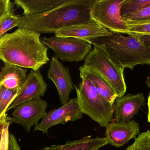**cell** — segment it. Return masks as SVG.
<instances>
[{
  "mask_svg": "<svg viewBox=\"0 0 150 150\" xmlns=\"http://www.w3.org/2000/svg\"><path fill=\"white\" fill-rule=\"evenodd\" d=\"M40 34L19 28L0 39V59L5 64L39 70L50 59L48 48L42 42Z\"/></svg>",
  "mask_w": 150,
  "mask_h": 150,
  "instance_id": "1",
  "label": "cell"
},
{
  "mask_svg": "<svg viewBox=\"0 0 150 150\" xmlns=\"http://www.w3.org/2000/svg\"><path fill=\"white\" fill-rule=\"evenodd\" d=\"M95 0H65L50 11L33 16H19L17 27L38 34L56 33L59 30L91 21L90 11Z\"/></svg>",
  "mask_w": 150,
  "mask_h": 150,
  "instance_id": "2",
  "label": "cell"
},
{
  "mask_svg": "<svg viewBox=\"0 0 150 150\" xmlns=\"http://www.w3.org/2000/svg\"><path fill=\"white\" fill-rule=\"evenodd\" d=\"M86 41L92 45H103L112 62L124 70H133L138 65L150 64V47L146 45L139 37L112 32L109 35Z\"/></svg>",
  "mask_w": 150,
  "mask_h": 150,
  "instance_id": "3",
  "label": "cell"
},
{
  "mask_svg": "<svg viewBox=\"0 0 150 150\" xmlns=\"http://www.w3.org/2000/svg\"><path fill=\"white\" fill-rule=\"evenodd\" d=\"M81 81L79 87L73 84L76 90L78 105L82 114L88 116L92 120L105 127L112 122L115 103H110L103 100L98 93L91 81L81 72Z\"/></svg>",
  "mask_w": 150,
  "mask_h": 150,
  "instance_id": "4",
  "label": "cell"
},
{
  "mask_svg": "<svg viewBox=\"0 0 150 150\" xmlns=\"http://www.w3.org/2000/svg\"><path fill=\"white\" fill-rule=\"evenodd\" d=\"M93 45V49L85 58L83 66L94 70L106 80L117 97L123 96L127 89L124 76V70L112 62L103 45Z\"/></svg>",
  "mask_w": 150,
  "mask_h": 150,
  "instance_id": "5",
  "label": "cell"
},
{
  "mask_svg": "<svg viewBox=\"0 0 150 150\" xmlns=\"http://www.w3.org/2000/svg\"><path fill=\"white\" fill-rule=\"evenodd\" d=\"M124 1L95 0L90 11L91 19L110 32L129 35V25L120 15V8Z\"/></svg>",
  "mask_w": 150,
  "mask_h": 150,
  "instance_id": "6",
  "label": "cell"
},
{
  "mask_svg": "<svg viewBox=\"0 0 150 150\" xmlns=\"http://www.w3.org/2000/svg\"><path fill=\"white\" fill-rule=\"evenodd\" d=\"M42 42L53 50L58 59L64 62H76L85 60L92 50V44L83 39L73 38L43 37Z\"/></svg>",
  "mask_w": 150,
  "mask_h": 150,
  "instance_id": "7",
  "label": "cell"
},
{
  "mask_svg": "<svg viewBox=\"0 0 150 150\" xmlns=\"http://www.w3.org/2000/svg\"><path fill=\"white\" fill-rule=\"evenodd\" d=\"M83 114L78 105L77 98L69 99L66 104L46 113L40 123L35 125L34 130L41 131L48 133L52 126L66 124L69 122H75L81 119Z\"/></svg>",
  "mask_w": 150,
  "mask_h": 150,
  "instance_id": "8",
  "label": "cell"
},
{
  "mask_svg": "<svg viewBox=\"0 0 150 150\" xmlns=\"http://www.w3.org/2000/svg\"><path fill=\"white\" fill-rule=\"evenodd\" d=\"M47 106V102L40 97L24 102L13 109L12 121L29 132L31 127L38 124L46 115Z\"/></svg>",
  "mask_w": 150,
  "mask_h": 150,
  "instance_id": "9",
  "label": "cell"
},
{
  "mask_svg": "<svg viewBox=\"0 0 150 150\" xmlns=\"http://www.w3.org/2000/svg\"><path fill=\"white\" fill-rule=\"evenodd\" d=\"M47 76L56 86L61 104H66L74 89L69 67L64 66L57 57H52Z\"/></svg>",
  "mask_w": 150,
  "mask_h": 150,
  "instance_id": "10",
  "label": "cell"
},
{
  "mask_svg": "<svg viewBox=\"0 0 150 150\" xmlns=\"http://www.w3.org/2000/svg\"><path fill=\"white\" fill-rule=\"evenodd\" d=\"M105 128L108 144L116 148L123 146L140 132L139 125L133 120L120 122L112 121Z\"/></svg>",
  "mask_w": 150,
  "mask_h": 150,
  "instance_id": "11",
  "label": "cell"
},
{
  "mask_svg": "<svg viewBox=\"0 0 150 150\" xmlns=\"http://www.w3.org/2000/svg\"><path fill=\"white\" fill-rule=\"evenodd\" d=\"M47 89V84L44 79L40 69L31 70L27 75V80L24 86L7 111L29 100L41 98L44 96Z\"/></svg>",
  "mask_w": 150,
  "mask_h": 150,
  "instance_id": "12",
  "label": "cell"
},
{
  "mask_svg": "<svg viewBox=\"0 0 150 150\" xmlns=\"http://www.w3.org/2000/svg\"><path fill=\"white\" fill-rule=\"evenodd\" d=\"M145 104L143 93L128 94L117 97L115 103L114 120L115 122H127L132 120L141 107Z\"/></svg>",
  "mask_w": 150,
  "mask_h": 150,
  "instance_id": "13",
  "label": "cell"
},
{
  "mask_svg": "<svg viewBox=\"0 0 150 150\" xmlns=\"http://www.w3.org/2000/svg\"><path fill=\"white\" fill-rule=\"evenodd\" d=\"M112 33L98 23L91 20L85 23L63 28L57 31L55 36L87 40L109 35Z\"/></svg>",
  "mask_w": 150,
  "mask_h": 150,
  "instance_id": "14",
  "label": "cell"
},
{
  "mask_svg": "<svg viewBox=\"0 0 150 150\" xmlns=\"http://www.w3.org/2000/svg\"><path fill=\"white\" fill-rule=\"evenodd\" d=\"M27 72L17 66L5 64L0 71V84L20 92L27 80Z\"/></svg>",
  "mask_w": 150,
  "mask_h": 150,
  "instance_id": "15",
  "label": "cell"
},
{
  "mask_svg": "<svg viewBox=\"0 0 150 150\" xmlns=\"http://www.w3.org/2000/svg\"><path fill=\"white\" fill-rule=\"evenodd\" d=\"M105 137L92 138V136L83 137L74 141L68 140L62 145H53L46 146L44 150H99L100 148L108 144Z\"/></svg>",
  "mask_w": 150,
  "mask_h": 150,
  "instance_id": "16",
  "label": "cell"
},
{
  "mask_svg": "<svg viewBox=\"0 0 150 150\" xmlns=\"http://www.w3.org/2000/svg\"><path fill=\"white\" fill-rule=\"evenodd\" d=\"M65 0H16L14 4L23 10V15L44 13L64 2Z\"/></svg>",
  "mask_w": 150,
  "mask_h": 150,
  "instance_id": "17",
  "label": "cell"
},
{
  "mask_svg": "<svg viewBox=\"0 0 150 150\" xmlns=\"http://www.w3.org/2000/svg\"><path fill=\"white\" fill-rule=\"evenodd\" d=\"M80 72L84 74L93 83L100 96L110 103H115L117 98L108 81L94 70L81 66Z\"/></svg>",
  "mask_w": 150,
  "mask_h": 150,
  "instance_id": "18",
  "label": "cell"
},
{
  "mask_svg": "<svg viewBox=\"0 0 150 150\" xmlns=\"http://www.w3.org/2000/svg\"><path fill=\"white\" fill-rule=\"evenodd\" d=\"M13 122L12 117L8 116L3 127L0 150H21L15 136L9 132V126Z\"/></svg>",
  "mask_w": 150,
  "mask_h": 150,
  "instance_id": "19",
  "label": "cell"
},
{
  "mask_svg": "<svg viewBox=\"0 0 150 150\" xmlns=\"http://www.w3.org/2000/svg\"><path fill=\"white\" fill-rule=\"evenodd\" d=\"M149 6L150 0H124L120 8V15L122 19Z\"/></svg>",
  "mask_w": 150,
  "mask_h": 150,
  "instance_id": "20",
  "label": "cell"
},
{
  "mask_svg": "<svg viewBox=\"0 0 150 150\" xmlns=\"http://www.w3.org/2000/svg\"><path fill=\"white\" fill-rule=\"evenodd\" d=\"M20 91L9 89L0 84V117L7 112Z\"/></svg>",
  "mask_w": 150,
  "mask_h": 150,
  "instance_id": "21",
  "label": "cell"
},
{
  "mask_svg": "<svg viewBox=\"0 0 150 150\" xmlns=\"http://www.w3.org/2000/svg\"><path fill=\"white\" fill-rule=\"evenodd\" d=\"M126 150H150V131L139 134L135 138L133 144L126 147Z\"/></svg>",
  "mask_w": 150,
  "mask_h": 150,
  "instance_id": "22",
  "label": "cell"
},
{
  "mask_svg": "<svg viewBox=\"0 0 150 150\" xmlns=\"http://www.w3.org/2000/svg\"><path fill=\"white\" fill-rule=\"evenodd\" d=\"M18 23L19 16L13 13L0 19V39L5 35L6 32L17 27Z\"/></svg>",
  "mask_w": 150,
  "mask_h": 150,
  "instance_id": "23",
  "label": "cell"
},
{
  "mask_svg": "<svg viewBox=\"0 0 150 150\" xmlns=\"http://www.w3.org/2000/svg\"><path fill=\"white\" fill-rule=\"evenodd\" d=\"M127 24L150 21V6L145 7L131 15L122 18Z\"/></svg>",
  "mask_w": 150,
  "mask_h": 150,
  "instance_id": "24",
  "label": "cell"
},
{
  "mask_svg": "<svg viewBox=\"0 0 150 150\" xmlns=\"http://www.w3.org/2000/svg\"><path fill=\"white\" fill-rule=\"evenodd\" d=\"M129 27V35L137 36L150 35V21H146L138 23L128 24Z\"/></svg>",
  "mask_w": 150,
  "mask_h": 150,
  "instance_id": "25",
  "label": "cell"
},
{
  "mask_svg": "<svg viewBox=\"0 0 150 150\" xmlns=\"http://www.w3.org/2000/svg\"><path fill=\"white\" fill-rule=\"evenodd\" d=\"M13 4L9 0L0 1V19L13 13Z\"/></svg>",
  "mask_w": 150,
  "mask_h": 150,
  "instance_id": "26",
  "label": "cell"
},
{
  "mask_svg": "<svg viewBox=\"0 0 150 150\" xmlns=\"http://www.w3.org/2000/svg\"><path fill=\"white\" fill-rule=\"evenodd\" d=\"M8 116L7 114L6 113H5L3 116L0 117V144H1V138H2L3 127H4V125H5Z\"/></svg>",
  "mask_w": 150,
  "mask_h": 150,
  "instance_id": "27",
  "label": "cell"
},
{
  "mask_svg": "<svg viewBox=\"0 0 150 150\" xmlns=\"http://www.w3.org/2000/svg\"><path fill=\"white\" fill-rule=\"evenodd\" d=\"M150 78L149 76L146 77V84L147 86H148V88H150Z\"/></svg>",
  "mask_w": 150,
  "mask_h": 150,
  "instance_id": "28",
  "label": "cell"
}]
</instances>
